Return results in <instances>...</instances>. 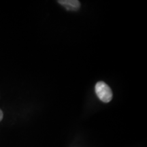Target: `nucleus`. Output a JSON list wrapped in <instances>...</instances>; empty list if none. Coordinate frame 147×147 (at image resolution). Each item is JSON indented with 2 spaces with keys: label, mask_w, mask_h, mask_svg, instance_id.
I'll use <instances>...</instances> for the list:
<instances>
[{
  "label": "nucleus",
  "mask_w": 147,
  "mask_h": 147,
  "mask_svg": "<svg viewBox=\"0 0 147 147\" xmlns=\"http://www.w3.org/2000/svg\"><path fill=\"white\" fill-rule=\"evenodd\" d=\"M95 93L98 98L104 103L110 102L113 99V91L104 82H98L95 84Z\"/></svg>",
  "instance_id": "f257e3e1"
},
{
  "label": "nucleus",
  "mask_w": 147,
  "mask_h": 147,
  "mask_svg": "<svg viewBox=\"0 0 147 147\" xmlns=\"http://www.w3.org/2000/svg\"><path fill=\"white\" fill-rule=\"evenodd\" d=\"M3 116V112L1 111V110H0V121L2 120Z\"/></svg>",
  "instance_id": "7ed1b4c3"
},
{
  "label": "nucleus",
  "mask_w": 147,
  "mask_h": 147,
  "mask_svg": "<svg viewBox=\"0 0 147 147\" xmlns=\"http://www.w3.org/2000/svg\"><path fill=\"white\" fill-rule=\"evenodd\" d=\"M58 3L65 8L67 10L76 11L80 7V3L77 0H61Z\"/></svg>",
  "instance_id": "f03ea898"
}]
</instances>
